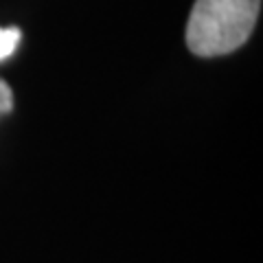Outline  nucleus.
<instances>
[{
    "label": "nucleus",
    "mask_w": 263,
    "mask_h": 263,
    "mask_svg": "<svg viewBox=\"0 0 263 263\" xmlns=\"http://www.w3.org/2000/svg\"><path fill=\"white\" fill-rule=\"evenodd\" d=\"M261 0H195L186 22V46L200 57H217L248 42Z\"/></svg>",
    "instance_id": "nucleus-1"
},
{
    "label": "nucleus",
    "mask_w": 263,
    "mask_h": 263,
    "mask_svg": "<svg viewBox=\"0 0 263 263\" xmlns=\"http://www.w3.org/2000/svg\"><path fill=\"white\" fill-rule=\"evenodd\" d=\"M20 37L22 33L18 27H11V29H0V60H7L15 53V48L20 44Z\"/></svg>",
    "instance_id": "nucleus-2"
},
{
    "label": "nucleus",
    "mask_w": 263,
    "mask_h": 263,
    "mask_svg": "<svg viewBox=\"0 0 263 263\" xmlns=\"http://www.w3.org/2000/svg\"><path fill=\"white\" fill-rule=\"evenodd\" d=\"M11 108H13V92H11V88L0 79V114L11 112Z\"/></svg>",
    "instance_id": "nucleus-3"
}]
</instances>
